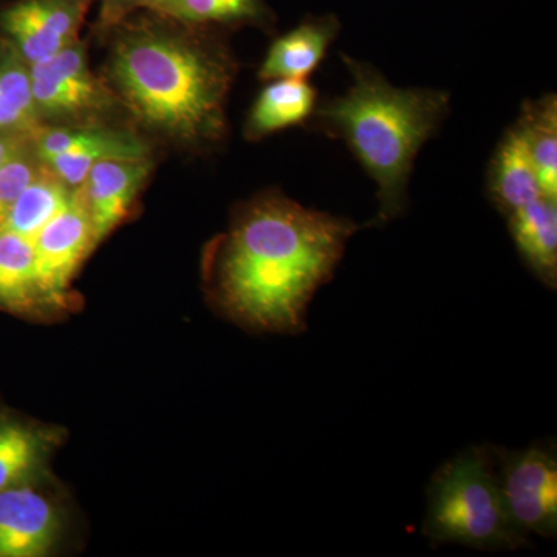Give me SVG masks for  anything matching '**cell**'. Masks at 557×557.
Instances as JSON below:
<instances>
[{
    "mask_svg": "<svg viewBox=\"0 0 557 557\" xmlns=\"http://www.w3.org/2000/svg\"><path fill=\"white\" fill-rule=\"evenodd\" d=\"M354 220L302 207L278 190L240 205L209 263L226 317L258 332L299 333L307 309L338 269Z\"/></svg>",
    "mask_w": 557,
    "mask_h": 557,
    "instance_id": "1",
    "label": "cell"
},
{
    "mask_svg": "<svg viewBox=\"0 0 557 557\" xmlns=\"http://www.w3.org/2000/svg\"><path fill=\"white\" fill-rule=\"evenodd\" d=\"M106 32L102 78L143 131L186 149L214 148L226 138L239 64L214 28L141 10Z\"/></svg>",
    "mask_w": 557,
    "mask_h": 557,
    "instance_id": "2",
    "label": "cell"
},
{
    "mask_svg": "<svg viewBox=\"0 0 557 557\" xmlns=\"http://www.w3.org/2000/svg\"><path fill=\"white\" fill-rule=\"evenodd\" d=\"M351 75L346 94L318 102L307 126L343 139L376 185L383 226L409 205V180L421 148L450 112V95L438 89H406L388 83L372 65L343 57Z\"/></svg>",
    "mask_w": 557,
    "mask_h": 557,
    "instance_id": "3",
    "label": "cell"
},
{
    "mask_svg": "<svg viewBox=\"0 0 557 557\" xmlns=\"http://www.w3.org/2000/svg\"><path fill=\"white\" fill-rule=\"evenodd\" d=\"M423 533L434 544L480 552L527 547V534L512 523L505 507L494 448L461 450L435 472L428 486Z\"/></svg>",
    "mask_w": 557,
    "mask_h": 557,
    "instance_id": "4",
    "label": "cell"
},
{
    "mask_svg": "<svg viewBox=\"0 0 557 557\" xmlns=\"http://www.w3.org/2000/svg\"><path fill=\"white\" fill-rule=\"evenodd\" d=\"M30 73L40 126L113 123L123 110L106 79L91 72L86 44L81 39L30 65Z\"/></svg>",
    "mask_w": 557,
    "mask_h": 557,
    "instance_id": "5",
    "label": "cell"
},
{
    "mask_svg": "<svg viewBox=\"0 0 557 557\" xmlns=\"http://www.w3.org/2000/svg\"><path fill=\"white\" fill-rule=\"evenodd\" d=\"M32 146L44 166L73 189L100 161L152 159V148L138 132L113 123L42 126L33 134Z\"/></svg>",
    "mask_w": 557,
    "mask_h": 557,
    "instance_id": "6",
    "label": "cell"
},
{
    "mask_svg": "<svg viewBox=\"0 0 557 557\" xmlns=\"http://www.w3.org/2000/svg\"><path fill=\"white\" fill-rule=\"evenodd\" d=\"M502 496L512 523L523 534L557 536V453L555 443L528 449L494 448Z\"/></svg>",
    "mask_w": 557,
    "mask_h": 557,
    "instance_id": "7",
    "label": "cell"
},
{
    "mask_svg": "<svg viewBox=\"0 0 557 557\" xmlns=\"http://www.w3.org/2000/svg\"><path fill=\"white\" fill-rule=\"evenodd\" d=\"M94 0H10L0 3V40L28 65L79 40Z\"/></svg>",
    "mask_w": 557,
    "mask_h": 557,
    "instance_id": "8",
    "label": "cell"
},
{
    "mask_svg": "<svg viewBox=\"0 0 557 557\" xmlns=\"http://www.w3.org/2000/svg\"><path fill=\"white\" fill-rule=\"evenodd\" d=\"M97 245L89 211L76 188L67 207L33 239L36 281L46 306L67 302L70 282Z\"/></svg>",
    "mask_w": 557,
    "mask_h": 557,
    "instance_id": "9",
    "label": "cell"
},
{
    "mask_svg": "<svg viewBox=\"0 0 557 557\" xmlns=\"http://www.w3.org/2000/svg\"><path fill=\"white\" fill-rule=\"evenodd\" d=\"M61 530L60 511L30 486L0 491V557L47 555Z\"/></svg>",
    "mask_w": 557,
    "mask_h": 557,
    "instance_id": "10",
    "label": "cell"
},
{
    "mask_svg": "<svg viewBox=\"0 0 557 557\" xmlns=\"http://www.w3.org/2000/svg\"><path fill=\"white\" fill-rule=\"evenodd\" d=\"M152 164V159L100 161L81 183L78 189L94 223L97 244L129 215Z\"/></svg>",
    "mask_w": 557,
    "mask_h": 557,
    "instance_id": "11",
    "label": "cell"
},
{
    "mask_svg": "<svg viewBox=\"0 0 557 557\" xmlns=\"http://www.w3.org/2000/svg\"><path fill=\"white\" fill-rule=\"evenodd\" d=\"M339 32L341 22L335 14L307 17L271 44L260 64L259 78L307 79L324 60Z\"/></svg>",
    "mask_w": 557,
    "mask_h": 557,
    "instance_id": "12",
    "label": "cell"
},
{
    "mask_svg": "<svg viewBox=\"0 0 557 557\" xmlns=\"http://www.w3.org/2000/svg\"><path fill=\"white\" fill-rule=\"evenodd\" d=\"M487 193L505 218L516 209L544 197L519 121L505 132L498 143L487 174Z\"/></svg>",
    "mask_w": 557,
    "mask_h": 557,
    "instance_id": "13",
    "label": "cell"
},
{
    "mask_svg": "<svg viewBox=\"0 0 557 557\" xmlns=\"http://www.w3.org/2000/svg\"><path fill=\"white\" fill-rule=\"evenodd\" d=\"M516 249L548 288L557 287V200L541 197L507 215Z\"/></svg>",
    "mask_w": 557,
    "mask_h": 557,
    "instance_id": "14",
    "label": "cell"
},
{
    "mask_svg": "<svg viewBox=\"0 0 557 557\" xmlns=\"http://www.w3.org/2000/svg\"><path fill=\"white\" fill-rule=\"evenodd\" d=\"M318 104V90L307 79H274L263 87L245 121L248 141L307 124Z\"/></svg>",
    "mask_w": 557,
    "mask_h": 557,
    "instance_id": "15",
    "label": "cell"
},
{
    "mask_svg": "<svg viewBox=\"0 0 557 557\" xmlns=\"http://www.w3.org/2000/svg\"><path fill=\"white\" fill-rule=\"evenodd\" d=\"M148 10L193 27L267 30L274 24L267 0H152Z\"/></svg>",
    "mask_w": 557,
    "mask_h": 557,
    "instance_id": "16",
    "label": "cell"
},
{
    "mask_svg": "<svg viewBox=\"0 0 557 557\" xmlns=\"http://www.w3.org/2000/svg\"><path fill=\"white\" fill-rule=\"evenodd\" d=\"M75 190L44 166L14 201L0 225V231L16 234L33 242L39 231L67 207Z\"/></svg>",
    "mask_w": 557,
    "mask_h": 557,
    "instance_id": "17",
    "label": "cell"
},
{
    "mask_svg": "<svg viewBox=\"0 0 557 557\" xmlns=\"http://www.w3.org/2000/svg\"><path fill=\"white\" fill-rule=\"evenodd\" d=\"M40 127L33 100L30 65L0 40V132L33 137Z\"/></svg>",
    "mask_w": 557,
    "mask_h": 557,
    "instance_id": "18",
    "label": "cell"
},
{
    "mask_svg": "<svg viewBox=\"0 0 557 557\" xmlns=\"http://www.w3.org/2000/svg\"><path fill=\"white\" fill-rule=\"evenodd\" d=\"M57 442L53 431L0 421V491L21 485L35 474Z\"/></svg>",
    "mask_w": 557,
    "mask_h": 557,
    "instance_id": "19",
    "label": "cell"
},
{
    "mask_svg": "<svg viewBox=\"0 0 557 557\" xmlns=\"http://www.w3.org/2000/svg\"><path fill=\"white\" fill-rule=\"evenodd\" d=\"M46 306L35 273L33 242L0 231V307L10 311H30Z\"/></svg>",
    "mask_w": 557,
    "mask_h": 557,
    "instance_id": "20",
    "label": "cell"
},
{
    "mask_svg": "<svg viewBox=\"0 0 557 557\" xmlns=\"http://www.w3.org/2000/svg\"><path fill=\"white\" fill-rule=\"evenodd\" d=\"M520 126L525 134L542 196L557 200V100L555 94L523 104Z\"/></svg>",
    "mask_w": 557,
    "mask_h": 557,
    "instance_id": "21",
    "label": "cell"
},
{
    "mask_svg": "<svg viewBox=\"0 0 557 557\" xmlns=\"http://www.w3.org/2000/svg\"><path fill=\"white\" fill-rule=\"evenodd\" d=\"M42 168V161L36 157L32 145L0 168V225L22 190L30 185Z\"/></svg>",
    "mask_w": 557,
    "mask_h": 557,
    "instance_id": "22",
    "label": "cell"
},
{
    "mask_svg": "<svg viewBox=\"0 0 557 557\" xmlns=\"http://www.w3.org/2000/svg\"><path fill=\"white\" fill-rule=\"evenodd\" d=\"M101 3L100 25L102 30H109L137 11L148 10L152 0H98Z\"/></svg>",
    "mask_w": 557,
    "mask_h": 557,
    "instance_id": "23",
    "label": "cell"
},
{
    "mask_svg": "<svg viewBox=\"0 0 557 557\" xmlns=\"http://www.w3.org/2000/svg\"><path fill=\"white\" fill-rule=\"evenodd\" d=\"M32 145L30 135L0 132V168Z\"/></svg>",
    "mask_w": 557,
    "mask_h": 557,
    "instance_id": "24",
    "label": "cell"
}]
</instances>
